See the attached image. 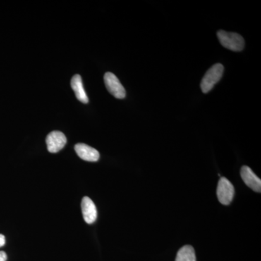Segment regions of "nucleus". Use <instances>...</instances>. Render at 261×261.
Instances as JSON below:
<instances>
[{
    "label": "nucleus",
    "instance_id": "1",
    "mask_svg": "<svg viewBox=\"0 0 261 261\" xmlns=\"http://www.w3.org/2000/svg\"><path fill=\"white\" fill-rule=\"evenodd\" d=\"M218 38L221 45L231 51H240L245 47V40L243 37L237 33L219 31Z\"/></svg>",
    "mask_w": 261,
    "mask_h": 261
},
{
    "label": "nucleus",
    "instance_id": "2",
    "mask_svg": "<svg viewBox=\"0 0 261 261\" xmlns=\"http://www.w3.org/2000/svg\"><path fill=\"white\" fill-rule=\"evenodd\" d=\"M224 68L222 65L216 64L206 72L201 82L200 87L203 93H207L214 88L215 85L221 80L224 73Z\"/></svg>",
    "mask_w": 261,
    "mask_h": 261
},
{
    "label": "nucleus",
    "instance_id": "3",
    "mask_svg": "<svg viewBox=\"0 0 261 261\" xmlns=\"http://www.w3.org/2000/svg\"><path fill=\"white\" fill-rule=\"evenodd\" d=\"M234 195V188L227 178H220L217 187V197L219 202L225 205L231 203Z\"/></svg>",
    "mask_w": 261,
    "mask_h": 261
},
{
    "label": "nucleus",
    "instance_id": "4",
    "mask_svg": "<svg viewBox=\"0 0 261 261\" xmlns=\"http://www.w3.org/2000/svg\"><path fill=\"white\" fill-rule=\"evenodd\" d=\"M104 81L108 92L117 99H123L126 97V90L116 75L108 72L104 75Z\"/></svg>",
    "mask_w": 261,
    "mask_h": 261
},
{
    "label": "nucleus",
    "instance_id": "5",
    "mask_svg": "<svg viewBox=\"0 0 261 261\" xmlns=\"http://www.w3.org/2000/svg\"><path fill=\"white\" fill-rule=\"evenodd\" d=\"M66 142L67 139L64 134L58 130L51 132L46 139L48 151L51 153L59 152L66 145Z\"/></svg>",
    "mask_w": 261,
    "mask_h": 261
},
{
    "label": "nucleus",
    "instance_id": "6",
    "mask_svg": "<svg viewBox=\"0 0 261 261\" xmlns=\"http://www.w3.org/2000/svg\"><path fill=\"white\" fill-rule=\"evenodd\" d=\"M240 174L247 186L250 187L253 191L260 193L261 192V180L254 173L251 168H249L248 166H244L241 168Z\"/></svg>",
    "mask_w": 261,
    "mask_h": 261
},
{
    "label": "nucleus",
    "instance_id": "7",
    "mask_svg": "<svg viewBox=\"0 0 261 261\" xmlns=\"http://www.w3.org/2000/svg\"><path fill=\"white\" fill-rule=\"evenodd\" d=\"M82 214L84 221L88 224L95 222L97 218V211L93 201L88 197H84L82 202Z\"/></svg>",
    "mask_w": 261,
    "mask_h": 261
},
{
    "label": "nucleus",
    "instance_id": "8",
    "mask_svg": "<svg viewBox=\"0 0 261 261\" xmlns=\"http://www.w3.org/2000/svg\"><path fill=\"white\" fill-rule=\"evenodd\" d=\"M74 148L75 152L84 161L96 162L99 159V152L90 146L80 143L75 145Z\"/></svg>",
    "mask_w": 261,
    "mask_h": 261
},
{
    "label": "nucleus",
    "instance_id": "9",
    "mask_svg": "<svg viewBox=\"0 0 261 261\" xmlns=\"http://www.w3.org/2000/svg\"><path fill=\"white\" fill-rule=\"evenodd\" d=\"M70 85H71L72 89H73L77 99L80 102H83L84 104H87L89 102V99L84 89L82 77L80 75H75L72 78Z\"/></svg>",
    "mask_w": 261,
    "mask_h": 261
},
{
    "label": "nucleus",
    "instance_id": "10",
    "mask_svg": "<svg viewBox=\"0 0 261 261\" xmlns=\"http://www.w3.org/2000/svg\"><path fill=\"white\" fill-rule=\"evenodd\" d=\"M175 261H196L195 252L190 245H185L178 250Z\"/></svg>",
    "mask_w": 261,
    "mask_h": 261
},
{
    "label": "nucleus",
    "instance_id": "11",
    "mask_svg": "<svg viewBox=\"0 0 261 261\" xmlns=\"http://www.w3.org/2000/svg\"><path fill=\"white\" fill-rule=\"evenodd\" d=\"M7 259V254L4 251H0V261H6Z\"/></svg>",
    "mask_w": 261,
    "mask_h": 261
},
{
    "label": "nucleus",
    "instance_id": "12",
    "mask_svg": "<svg viewBox=\"0 0 261 261\" xmlns=\"http://www.w3.org/2000/svg\"><path fill=\"white\" fill-rule=\"evenodd\" d=\"M5 245V238L4 235L0 234V247L4 246Z\"/></svg>",
    "mask_w": 261,
    "mask_h": 261
}]
</instances>
